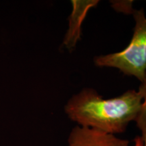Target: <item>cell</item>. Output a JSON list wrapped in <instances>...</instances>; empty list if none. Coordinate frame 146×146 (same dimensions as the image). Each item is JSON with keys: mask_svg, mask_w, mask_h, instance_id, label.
<instances>
[{"mask_svg": "<svg viewBox=\"0 0 146 146\" xmlns=\"http://www.w3.org/2000/svg\"><path fill=\"white\" fill-rule=\"evenodd\" d=\"M143 93L129 89L116 98L104 99L94 89L84 88L73 95L64 112L78 126L116 135L135 121L141 108Z\"/></svg>", "mask_w": 146, "mask_h": 146, "instance_id": "1", "label": "cell"}, {"mask_svg": "<svg viewBox=\"0 0 146 146\" xmlns=\"http://www.w3.org/2000/svg\"><path fill=\"white\" fill-rule=\"evenodd\" d=\"M132 14L135 25L128 46L120 52L96 56L94 62L98 67L118 69L143 83L146 81V17L143 8L134 10Z\"/></svg>", "mask_w": 146, "mask_h": 146, "instance_id": "2", "label": "cell"}, {"mask_svg": "<svg viewBox=\"0 0 146 146\" xmlns=\"http://www.w3.org/2000/svg\"><path fill=\"white\" fill-rule=\"evenodd\" d=\"M127 139L76 125L71 130L67 146H129Z\"/></svg>", "mask_w": 146, "mask_h": 146, "instance_id": "3", "label": "cell"}, {"mask_svg": "<svg viewBox=\"0 0 146 146\" xmlns=\"http://www.w3.org/2000/svg\"><path fill=\"white\" fill-rule=\"evenodd\" d=\"M99 3L98 0L71 1L72 11L69 18L68 30L65 35L63 45L69 52L72 51L81 37V25L87 13L91 8L96 6Z\"/></svg>", "mask_w": 146, "mask_h": 146, "instance_id": "4", "label": "cell"}, {"mask_svg": "<svg viewBox=\"0 0 146 146\" xmlns=\"http://www.w3.org/2000/svg\"><path fill=\"white\" fill-rule=\"evenodd\" d=\"M139 88L143 91V99L141 108L135 122L141 133V139L143 146H146V81L141 83Z\"/></svg>", "mask_w": 146, "mask_h": 146, "instance_id": "5", "label": "cell"}, {"mask_svg": "<svg viewBox=\"0 0 146 146\" xmlns=\"http://www.w3.org/2000/svg\"><path fill=\"white\" fill-rule=\"evenodd\" d=\"M133 146H143V145H142L141 137L137 136L134 139V145H133Z\"/></svg>", "mask_w": 146, "mask_h": 146, "instance_id": "6", "label": "cell"}]
</instances>
